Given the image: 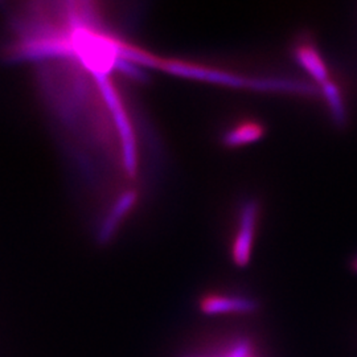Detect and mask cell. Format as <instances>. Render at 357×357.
<instances>
[{"mask_svg":"<svg viewBox=\"0 0 357 357\" xmlns=\"http://www.w3.org/2000/svg\"><path fill=\"white\" fill-rule=\"evenodd\" d=\"M258 215L259 205L257 200L243 203L240 212V227L231 246V259L240 268L248 266L252 259Z\"/></svg>","mask_w":357,"mask_h":357,"instance_id":"obj_1","label":"cell"},{"mask_svg":"<svg viewBox=\"0 0 357 357\" xmlns=\"http://www.w3.org/2000/svg\"><path fill=\"white\" fill-rule=\"evenodd\" d=\"M293 54L295 61L314 79V85L317 84L318 88L331 79L327 63L314 44L308 41L298 43L294 47Z\"/></svg>","mask_w":357,"mask_h":357,"instance_id":"obj_2","label":"cell"},{"mask_svg":"<svg viewBox=\"0 0 357 357\" xmlns=\"http://www.w3.org/2000/svg\"><path fill=\"white\" fill-rule=\"evenodd\" d=\"M202 311L206 315H225V314H250L257 308L253 299L245 296L212 295L202 302Z\"/></svg>","mask_w":357,"mask_h":357,"instance_id":"obj_3","label":"cell"},{"mask_svg":"<svg viewBox=\"0 0 357 357\" xmlns=\"http://www.w3.org/2000/svg\"><path fill=\"white\" fill-rule=\"evenodd\" d=\"M318 89H319V94L323 96L324 101L328 106V112L331 114L333 123L337 128H345L348 122V113H347L344 97L339 85L335 81L328 79L326 84L320 85Z\"/></svg>","mask_w":357,"mask_h":357,"instance_id":"obj_4","label":"cell"},{"mask_svg":"<svg viewBox=\"0 0 357 357\" xmlns=\"http://www.w3.org/2000/svg\"><path fill=\"white\" fill-rule=\"evenodd\" d=\"M266 134V128L257 121H245L228 130L224 135V143L228 147H240L262 139Z\"/></svg>","mask_w":357,"mask_h":357,"instance_id":"obj_5","label":"cell"},{"mask_svg":"<svg viewBox=\"0 0 357 357\" xmlns=\"http://www.w3.org/2000/svg\"><path fill=\"white\" fill-rule=\"evenodd\" d=\"M351 268L354 270V273H356L357 274V255L352 259V262H351Z\"/></svg>","mask_w":357,"mask_h":357,"instance_id":"obj_6","label":"cell"},{"mask_svg":"<svg viewBox=\"0 0 357 357\" xmlns=\"http://www.w3.org/2000/svg\"><path fill=\"white\" fill-rule=\"evenodd\" d=\"M185 357H220V356H206V355H192V356Z\"/></svg>","mask_w":357,"mask_h":357,"instance_id":"obj_7","label":"cell"}]
</instances>
